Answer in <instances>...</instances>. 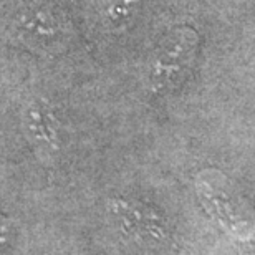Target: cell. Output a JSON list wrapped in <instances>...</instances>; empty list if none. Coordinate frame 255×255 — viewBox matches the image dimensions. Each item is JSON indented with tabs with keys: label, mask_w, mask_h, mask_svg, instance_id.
<instances>
[{
	"label": "cell",
	"mask_w": 255,
	"mask_h": 255,
	"mask_svg": "<svg viewBox=\"0 0 255 255\" xmlns=\"http://www.w3.org/2000/svg\"><path fill=\"white\" fill-rule=\"evenodd\" d=\"M194 47H196V37L194 33L191 38L179 37L174 42H166L157 53L154 63V80L161 78H172L174 75H181L184 68L191 62Z\"/></svg>",
	"instance_id": "6da1fadb"
},
{
	"label": "cell",
	"mask_w": 255,
	"mask_h": 255,
	"mask_svg": "<svg viewBox=\"0 0 255 255\" xmlns=\"http://www.w3.org/2000/svg\"><path fill=\"white\" fill-rule=\"evenodd\" d=\"M22 27L28 35L37 37V40L57 38L62 33V23L47 5H30L22 15Z\"/></svg>",
	"instance_id": "7a4b0ae2"
},
{
	"label": "cell",
	"mask_w": 255,
	"mask_h": 255,
	"mask_svg": "<svg viewBox=\"0 0 255 255\" xmlns=\"http://www.w3.org/2000/svg\"><path fill=\"white\" fill-rule=\"evenodd\" d=\"M10 219L3 217L2 214H0V246H3L5 242H7L8 239V231H10Z\"/></svg>",
	"instance_id": "3957f363"
}]
</instances>
